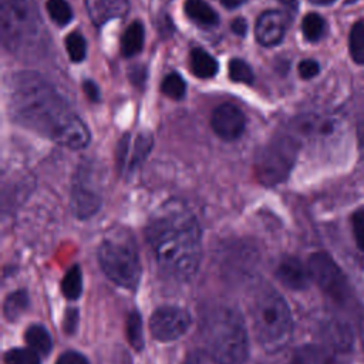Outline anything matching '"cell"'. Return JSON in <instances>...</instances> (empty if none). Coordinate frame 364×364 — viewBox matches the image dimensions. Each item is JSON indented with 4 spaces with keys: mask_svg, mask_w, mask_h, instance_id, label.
<instances>
[{
    "mask_svg": "<svg viewBox=\"0 0 364 364\" xmlns=\"http://www.w3.org/2000/svg\"><path fill=\"white\" fill-rule=\"evenodd\" d=\"M82 90L91 101H98L100 100V90H98V87L94 81H91V80L84 81L82 82Z\"/></svg>",
    "mask_w": 364,
    "mask_h": 364,
    "instance_id": "obj_36",
    "label": "cell"
},
{
    "mask_svg": "<svg viewBox=\"0 0 364 364\" xmlns=\"http://www.w3.org/2000/svg\"><path fill=\"white\" fill-rule=\"evenodd\" d=\"M185 14L196 24L212 27L218 24L216 11L205 0H186L183 4Z\"/></svg>",
    "mask_w": 364,
    "mask_h": 364,
    "instance_id": "obj_18",
    "label": "cell"
},
{
    "mask_svg": "<svg viewBox=\"0 0 364 364\" xmlns=\"http://www.w3.org/2000/svg\"><path fill=\"white\" fill-rule=\"evenodd\" d=\"M191 326L189 313L178 306H161L149 318V330L155 340L168 343L182 337Z\"/></svg>",
    "mask_w": 364,
    "mask_h": 364,
    "instance_id": "obj_9",
    "label": "cell"
},
{
    "mask_svg": "<svg viewBox=\"0 0 364 364\" xmlns=\"http://www.w3.org/2000/svg\"><path fill=\"white\" fill-rule=\"evenodd\" d=\"M30 304V299L26 290H16L10 293L3 304V313L9 321L18 320Z\"/></svg>",
    "mask_w": 364,
    "mask_h": 364,
    "instance_id": "obj_22",
    "label": "cell"
},
{
    "mask_svg": "<svg viewBox=\"0 0 364 364\" xmlns=\"http://www.w3.org/2000/svg\"><path fill=\"white\" fill-rule=\"evenodd\" d=\"M348 50L357 64H364V20H358L348 34Z\"/></svg>",
    "mask_w": 364,
    "mask_h": 364,
    "instance_id": "obj_25",
    "label": "cell"
},
{
    "mask_svg": "<svg viewBox=\"0 0 364 364\" xmlns=\"http://www.w3.org/2000/svg\"><path fill=\"white\" fill-rule=\"evenodd\" d=\"M151 148H152V136L149 134H139L135 139L131 154L124 151H117L119 168L124 172H134L146 159Z\"/></svg>",
    "mask_w": 364,
    "mask_h": 364,
    "instance_id": "obj_16",
    "label": "cell"
},
{
    "mask_svg": "<svg viewBox=\"0 0 364 364\" xmlns=\"http://www.w3.org/2000/svg\"><path fill=\"white\" fill-rule=\"evenodd\" d=\"M336 0H310V3L316 4V6H328L333 4Z\"/></svg>",
    "mask_w": 364,
    "mask_h": 364,
    "instance_id": "obj_42",
    "label": "cell"
},
{
    "mask_svg": "<svg viewBox=\"0 0 364 364\" xmlns=\"http://www.w3.org/2000/svg\"><path fill=\"white\" fill-rule=\"evenodd\" d=\"M350 228L357 247L364 252V209H355L350 216Z\"/></svg>",
    "mask_w": 364,
    "mask_h": 364,
    "instance_id": "obj_32",
    "label": "cell"
},
{
    "mask_svg": "<svg viewBox=\"0 0 364 364\" xmlns=\"http://www.w3.org/2000/svg\"><path fill=\"white\" fill-rule=\"evenodd\" d=\"M161 90L166 97L172 100H181L185 95L186 84L185 80L178 73H171L164 78Z\"/></svg>",
    "mask_w": 364,
    "mask_h": 364,
    "instance_id": "obj_29",
    "label": "cell"
},
{
    "mask_svg": "<svg viewBox=\"0 0 364 364\" xmlns=\"http://www.w3.org/2000/svg\"><path fill=\"white\" fill-rule=\"evenodd\" d=\"M326 23L317 13H309L301 23V31L309 41H318L324 34Z\"/></svg>",
    "mask_w": 364,
    "mask_h": 364,
    "instance_id": "obj_26",
    "label": "cell"
},
{
    "mask_svg": "<svg viewBox=\"0 0 364 364\" xmlns=\"http://www.w3.org/2000/svg\"><path fill=\"white\" fill-rule=\"evenodd\" d=\"M102 203L100 192L95 189L92 182L81 171L71 189V209L78 219H88L94 216Z\"/></svg>",
    "mask_w": 364,
    "mask_h": 364,
    "instance_id": "obj_10",
    "label": "cell"
},
{
    "mask_svg": "<svg viewBox=\"0 0 364 364\" xmlns=\"http://www.w3.org/2000/svg\"><path fill=\"white\" fill-rule=\"evenodd\" d=\"M40 354L30 347L11 348L6 353V364H40Z\"/></svg>",
    "mask_w": 364,
    "mask_h": 364,
    "instance_id": "obj_30",
    "label": "cell"
},
{
    "mask_svg": "<svg viewBox=\"0 0 364 364\" xmlns=\"http://www.w3.org/2000/svg\"><path fill=\"white\" fill-rule=\"evenodd\" d=\"M125 330H127V338L132 346V348H135L136 351H141L145 344L144 326H142V317L136 310L128 314Z\"/></svg>",
    "mask_w": 364,
    "mask_h": 364,
    "instance_id": "obj_23",
    "label": "cell"
},
{
    "mask_svg": "<svg viewBox=\"0 0 364 364\" xmlns=\"http://www.w3.org/2000/svg\"><path fill=\"white\" fill-rule=\"evenodd\" d=\"M78 324V310L77 309H67L63 320V328L67 334H74Z\"/></svg>",
    "mask_w": 364,
    "mask_h": 364,
    "instance_id": "obj_34",
    "label": "cell"
},
{
    "mask_svg": "<svg viewBox=\"0 0 364 364\" xmlns=\"http://www.w3.org/2000/svg\"><path fill=\"white\" fill-rule=\"evenodd\" d=\"M249 309L257 343L267 353L282 350L293 334L291 311L283 296L264 286L255 293Z\"/></svg>",
    "mask_w": 364,
    "mask_h": 364,
    "instance_id": "obj_4",
    "label": "cell"
},
{
    "mask_svg": "<svg viewBox=\"0 0 364 364\" xmlns=\"http://www.w3.org/2000/svg\"><path fill=\"white\" fill-rule=\"evenodd\" d=\"M65 48L73 61L75 63L82 61L87 54V43L84 36L77 31H73L71 34H68L65 38Z\"/></svg>",
    "mask_w": 364,
    "mask_h": 364,
    "instance_id": "obj_31",
    "label": "cell"
},
{
    "mask_svg": "<svg viewBox=\"0 0 364 364\" xmlns=\"http://www.w3.org/2000/svg\"><path fill=\"white\" fill-rule=\"evenodd\" d=\"M40 27L34 0H0L1 41L9 50H17L31 41Z\"/></svg>",
    "mask_w": 364,
    "mask_h": 364,
    "instance_id": "obj_6",
    "label": "cell"
},
{
    "mask_svg": "<svg viewBox=\"0 0 364 364\" xmlns=\"http://www.w3.org/2000/svg\"><path fill=\"white\" fill-rule=\"evenodd\" d=\"M318 73H320V65L316 60L307 58L299 64V74L304 80H310V78L316 77Z\"/></svg>",
    "mask_w": 364,
    "mask_h": 364,
    "instance_id": "obj_33",
    "label": "cell"
},
{
    "mask_svg": "<svg viewBox=\"0 0 364 364\" xmlns=\"http://www.w3.org/2000/svg\"><path fill=\"white\" fill-rule=\"evenodd\" d=\"M300 144L291 135H282L272 139L259 154L255 172L260 183L274 186L287 179L291 172Z\"/></svg>",
    "mask_w": 364,
    "mask_h": 364,
    "instance_id": "obj_7",
    "label": "cell"
},
{
    "mask_svg": "<svg viewBox=\"0 0 364 364\" xmlns=\"http://www.w3.org/2000/svg\"><path fill=\"white\" fill-rule=\"evenodd\" d=\"M358 334H360V343L364 351V313L360 316V321H358Z\"/></svg>",
    "mask_w": 364,
    "mask_h": 364,
    "instance_id": "obj_41",
    "label": "cell"
},
{
    "mask_svg": "<svg viewBox=\"0 0 364 364\" xmlns=\"http://www.w3.org/2000/svg\"><path fill=\"white\" fill-rule=\"evenodd\" d=\"M311 280L320 290L340 306L348 304L351 299V289L347 276L333 257L324 252L313 253L307 262Z\"/></svg>",
    "mask_w": 364,
    "mask_h": 364,
    "instance_id": "obj_8",
    "label": "cell"
},
{
    "mask_svg": "<svg viewBox=\"0 0 364 364\" xmlns=\"http://www.w3.org/2000/svg\"><path fill=\"white\" fill-rule=\"evenodd\" d=\"M191 70L198 78H212L218 73V63L208 51L196 47L191 51Z\"/></svg>",
    "mask_w": 364,
    "mask_h": 364,
    "instance_id": "obj_19",
    "label": "cell"
},
{
    "mask_svg": "<svg viewBox=\"0 0 364 364\" xmlns=\"http://www.w3.org/2000/svg\"><path fill=\"white\" fill-rule=\"evenodd\" d=\"M228 71H229V78L233 82L250 84L253 81V78H255L250 65L246 61L240 60V58H232L229 61Z\"/></svg>",
    "mask_w": 364,
    "mask_h": 364,
    "instance_id": "obj_28",
    "label": "cell"
},
{
    "mask_svg": "<svg viewBox=\"0 0 364 364\" xmlns=\"http://www.w3.org/2000/svg\"><path fill=\"white\" fill-rule=\"evenodd\" d=\"M24 338L27 346L41 355H46L51 351V347H53L51 336L47 331V328L41 324H31L30 327H27L24 333Z\"/></svg>",
    "mask_w": 364,
    "mask_h": 364,
    "instance_id": "obj_21",
    "label": "cell"
},
{
    "mask_svg": "<svg viewBox=\"0 0 364 364\" xmlns=\"http://www.w3.org/2000/svg\"><path fill=\"white\" fill-rule=\"evenodd\" d=\"M287 17L280 10H266L262 13L255 26V36L259 44L272 47L279 44L286 33Z\"/></svg>",
    "mask_w": 364,
    "mask_h": 364,
    "instance_id": "obj_12",
    "label": "cell"
},
{
    "mask_svg": "<svg viewBox=\"0 0 364 364\" xmlns=\"http://www.w3.org/2000/svg\"><path fill=\"white\" fill-rule=\"evenodd\" d=\"M61 291L65 299L77 300L82 293V274L80 266H73L61 282Z\"/></svg>",
    "mask_w": 364,
    "mask_h": 364,
    "instance_id": "obj_24",
    "label": "cell"
},
{
    "mask_svg": "<svg viewBox=\"0 0 364 364\" xmlns=\"http://www.w3.org/2000/svg\"><path fill=\"white\" fill-rule=\"evenodd\" d=\"M340 355L326 344H309L297 348L287 364H343Z\"/></svg>",
    "mask_w": 364,
    "mask_h": 364,
    "instance_id": "obj_14",
    "label": "cell"
},
{
    "mask_svg": "<svg viewBox=\"0 0 364 364\" xmlns=\"http://www.w3.org/2000/svg\"><path fill=\"white\" fill-rule=\"evenodd\" d=\"M98 262L105 276L117 286L135 290L141 279V262L132 239L125 233L107 236L98 247Z\"/></svg>",
    "mask_w": 364,
    "mask_h": 364,
    "instance_id": "obj_5",
    "label": "cell"
},
{
    "mask_svg": "<svg viewBox=\"0 0 364 364\" xmlns=\"http://www.w3.org/2000/svg\"><path fill=\"white\" fill-rule=\"evenodd\" d=\"M232 31L240 37H243L247 31V24H246V20L242 18V17H237L232 21Z\"/></svg>",
    "mask_w": 364,
    "mask_h": 364,
    "instance_id": "obj_38",
    "label": "cell"
},
{
    "mask_svg": "<svg viewBox=\"0 0 364 364\" xmlns=\"http://www.w3.org/2000/svg\"><path fill=\"white\" fill-rule=\"evenodd\" d=\"M324 341L326 346L344 354L353 347V333L346 323L330 321L324 327Z\"/></svg>",
    "mask_w": 364,
    "mask_h": 364,
    "instance_id": "obj_17",
    "label": "cell"
},
{
    "mask_svg": "<svg viewBox=\"0 0 364 364\" xmlns=\"http://www.w3.org/2000/svg\"><path fill=\"white\" fill-rule=\"evenodd\" d=\"M246 0H220V3L226 7V9H236L239 6H242Z\"/></svg>",
    "mask_w": 364,
    "mask_h": 364,
    "instance_id": "obj_40",
    "label": "cell"
},
{
    "mask_svg": "<svg viewBox=\"0 0 364 364\" xmlns=\"http://www.w3.org/2000/svg\"><path fill=\"white\" fill-rule=\"evenodd\" d=\"M144 26L139 21L131 23L121 37V53L125 57H132L142 50Z\"/></svg>",
    "mask_w": 364,
    "mask_h": 364,
    "instance_id": "obj_20",
    "label": "cell"
},
{
    "mask_svg": "<svg viewBox=\"0 0 364 364\" xmlns=\"http://www.w3.org/2000/svg\"><path fill=\"white\" fill-rule=\"evenodd\" d=\"M146 240L165 276L186 282L196 274L202 257V230L183 202L169 199L155 209L148 220Z\"/></svg>",
    "mask_w": 364,
    "mask_h": 364,
    "instance_id": "obj_2",
    "label": "cell"
},
{
    "mask_svg": "<svg viewBox=\"0 0 364 364\" xmlns=\"http://www.w3.org/2000/svg\"><path fill=\"white\" fill-rule=\"evenodd\" d=\"M47 11L51 20L58 26H65L73 18V11L65 0H48Z\"/></svg>",
    "mask_w": 364,
    "mask_h": 364,
    "instance_id": "obj_27",
    "label": "cell"
},
{
    "mask_svg": "<svg viewBox=\"0 0 364 364\" xmlns=\"http://www.w3.org/2000/svg\"><path fill=\"white\" fill-rule=\"evenodd\" d=\"M10 112L23 127L71 149L90 142V131L60 92L34 71L16 73L10 80Z\"/></svg>",
    "mask_w": 364,
    "mask_h": 364,
    "instance_id": "obj_1",
    "label": "cell"
},
{
    "mask_svg": "<svg viewBox=\"0 0 364 364\" xmlns=\"http://www.w3.org/2000/svg\"><path fill=\"white\" fill-rule=\"evenodd\" d=\"M210 361H213L209 354H203V353H199V351H195L193 354L189 355V358L186 360L185 364H210Z\"/></svg>",
    "mask_w": 364,
    "mask_h": 364,
    "instance_id": "obj_37",
    "label": "cell"
},
{
    "mask_svg": "<svg viewBox=\"0 0 364 364\" xmlns=\"http://www.w3.org/2000/svg\"><path fill=\"white\" fill-rule=\"evenodd\" d=\"M206 353L215 364H245L249 357V337L243 316L232 306L209 309L202 320Z\"/></svg>",
    "mask_w": 364,
    "mask_h": 364,
    "instance_id": "obj_3",
    "label": "cell"
},
{
    "mask_svg": "<svg viewBox=\"0 0 364 364\" xmlns=\"http://www.w3.org/2000/svg\"><path fill=\"white\" fill-rule=\"evenodd\" d=\"M85 6L95 26H102L112 18L125 16L129 9L128 0H87Z\"/></svg>",
    "mask_w": 364,
    "mask_h": 364,
    "instance_id": "obj_15",
    "label": "cell"
},
{
    "mask_svg": "<svg viewBox=\"0 0 364 364\" xmlns=\"http://www.w3.org/2000/svg\"><path fill=\"white\" fill-rule=\"evenodd\" d=\"M279 282L290 290H306L310 284L311 274L309 266L303 264L297 257H283L276 269Z\"/></svg>",
    "mask_w": 364,
    "mask_h": 364,
    "instance_id": "obj_13",
    "label": "cell"
},
{
    "mask_svg": "<svg viewBox=\"0 0 364 364\" xmlns=\"http://www.w3.org/2000/svg\"><path fill=\"white\" fill-rule=\"evenodd\" d=\"M210 125L220 139L236 141L245 131L246 119L239 107L230 102H223L215 108Z\"/></svg>",
    "mask_w": 364,
    "mask_h": 364,
    "instance_id": "obj_11",
    "label": "cell"
},
{
    "mask_svg": "<svg viewBox=\"0 0 364 364\" xmlns=\"http://www.w3.org/2000/svg\"><path fill=\"white\" fill-rule=\"evenodd\" d=\"M55 364H90L88 360L85 358V355H82L81 353L77 351H65L58 358Z\"/></svg>",
    "mask_w": 364,
    "mask_h": 364,
    "instance_id": "obj_35",
    "label": "cell"
},
{
    "mask_svg": "<svg viewBox=\"0 0 364 364\" xmlns=\"http://www.w3.org/2000/svg\"><path fill=\"white\" fill-rule=\"evenodd\" d=\"M357 138H358L360 146L364 149V118H361L357 125Z\"/></svg>",
    "mask_w": 364,
    "mask_h": 364,
    "instance_id": "obj_39",
    "label": "cell"
}]
</instances>
